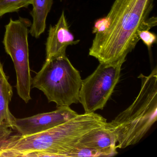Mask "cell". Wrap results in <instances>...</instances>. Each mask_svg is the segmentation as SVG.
Instances as JSON below:
<instances>
[{
  "label": "cell",
  "mask_w": 157,
  "mask_h": 157,
  "mask_svg": "<svg viewBox=\"0 0 157 157\" xmlns=\"http://www.w3.org/2000/svg\"><path fill=\"white\" fill-rule=\"evenodd\" d=\"M154 0H115L105 16L107 28L96 34L89 55L100 63L125 59L140 41L139 33L157 25V19L150 17Z\"/></svg>",
  "instance_id": "obj_1"
},
{
  "label": "cell",
  "mask_w": 157,
  "mask_h": 157,
  "mask_svg": "<svg viewBox=\"0 0 157 157\" xmlns=\"http://www.w3.org/2000/svg\"><path fill=\"white\" fill-rule=\"evenodd\" d=\"M106 122L101 115L84 113L37 134H13L0 148V157H67L86 134Z\"/></svg>",
  "instance_id": "obj_2"
},
{
  "label": "cell",
  "mask_w": 157,
  "mask_h": 157,
  "mask_svg": "<svg viewBox=\"0 0 157 157\" xmlns=\"http://www.w3.org/2000/svg\"><path fill=\"white\" fill-rule=\"evenodd\" d=\"M138 78L141 87L133 103L106 124L115 137L117 148L139 142L157 121V67L148 76L140 74Z\"/></svg>",
  "instance_id": "obj_3"
},
{
  "label": "cell",
  "mask_w": 157,
  "mask_h": 157,
  "mask_svg": "<svg viewBox=\"0 0 157 157\" xmlns=\"http://www.w3.org/2000/svg\"><path fill=\"white\" fill-rule=\"evenodd\" d=\"M82 79L66 55L45 61L32 80V86L42 91L49 102L57 107L79 102Z\"/></svg>",
  "instance_id": "obj_4"
},
{
  "label": "cell",
  "mask_w": 157,
  "mask_h": 157,
  "mask_svg": "<svg viewBox=\"0 0 157 157\" xmlns=\"http://www.w3.org/2000/svg\"><path fill=\"white\" fill-rule=\"evenodd\" d=\"M29 20L20 17L18 20L11 19L5 26L3 43L5 51L14 64L17 83V93L25 103L32 99L31 96L32 78L29 63L28 36Z\"/></svg>",
  "instance_id": "obj_5"
},
{
  "label": "cell",
  "mask_w": 157,
  "mask_h": 157,
  "mask_svg": "<svg viewBox=\"0 0 157 157\" xmlns=\"http://www.w3.org/2000/svg\"><path fill=\"white\" fill-rule=\"evenodd\" d=\"M125 60L100 63L93 73L82 80L79 102L85 113L103 109L119 81L121 67Z\"/></svg>",
  "instance_id": "obj_6"
},
{
  "label": "cell",
  "mask_w": 157,
  "mask_h": 157,
  "mask_svg": "<svg viewBox=\"0 0 157 157\" xmlns=\"http://www.w3.org/2000/svg\"><path fill=\"white\" fill-rule=\"evenodd\" d=\"M78 114L69 106H60L54 111L23 118L14 117L12 128L21 136H30L51 129L70 120Z\"/></svg>",
  "instance_id": "obj_7"
},
{
  "label": "cell",
  "mask_w": 157,
  "mask_h": 157,
  "mask_svg": "<svg viewBox=\"0 0 157 157\" xmlns=\"http://www.w3.org/2000/svg\"><path fill=\"white\" fill-rule=\"evenodd\" d=\"M75 41L73 34L70 31L65 13L62 12L56 24L50 25L46 44V61L60 55H66L69 45L78 44Z\"/></svg>",
  "instance_id": "obj_8"
},
{
  "label": "cell",
  "mask_w": 157,
  "mask_h": 157,
  "mask_svg": "<svg viewBox=\"0 0 157 157\" xmlns=\"http://www.w3.org/2000/svg\"><path fill=\"white\" fill-rule=\"evenodd\" d=\"M79 147H86L95 150L101 157H111L117 153L115 137L107 128L106 124L86 134L75 148Z\"/></svg>",
  "instance_id": "obj_9"
},
{
  "label": "cell",
  "mask_w": 157,
  "mask_h": 157,
  "mask_svg": "<svg viewBox=\"0 0 157 157\" xmlns=\"http://www.w3.org/2000/svg\"><path fill=\"white\" fill-rule=\"evenodd\" d=\"M13 95L12 87L0 60V127L7 126L12 128L13 121L15 117L10 111L9 105Z\"/></svg>",
  "instance_id": "obj_10"
},
{
  "label": "cell",
  "mask_w": 157,
  "mask_h": 157,
  "mask_svg": "<svg viewBox=\"0 0 157 157\" xmlns=\"http://www.w3.org/2000/svg\"><path fill=\"white\" fill-rule=\"evenodd\" d=\"M53 3V0H33V10L31 12L33 22L29 33L33 37L38 38L44 32L47 18Z\"/></svg>",
  "instance_id": "obj_11"
},
{
  "label": "cell",
  "mask_w": 157,
  "mask_h": 157,
  "mask_svg": "<svg viewBox=\"0 0 157 157\" xmlns=\"http://www.w3.org/2000/svg\"><path fill=\"white\" fill-rule=\"evenodd\" d=\"M33 0H0V17L32 5Z\"/></svg>",
  "instance_id": "obj_12"
},
{
  "label": "cell",
  "mask_w": 157,
  "mask_h": 157,
  "mask_svg": "<svg viewBox=\"0 0 157 157\" xmlns=\"http://www.w3.org/2000/svg\"><path fill=\"white\" fill-rule=\"evenodd\" d=\"M101 157L95 150L86 147H76L68 155L67 157Z\"/></svg>",
  "instance_id": "obj_13"
},
{
  "label": "cell",
  "mask_w": 157,
  "mask_h": 157,
  "mask_svg": "<svg viewBox=\"0 0 157 157\" xmlns=\"http://www.w3.org/2000/svg\"><path fill=\"white\" fill-rule=\"evenodd\" d=\"M140 40H141L148 49H150L153 44L157 43V36L149 30H142L139 33Z\"/></svg>",
  "instance_id": "obj_14"
},
{
  "label": "cell",
  "mask_w": 157,
  "mask_h": 157,
  "mask_svg": "<svg viewBox=\"0 0 157 157\" xmlns=\"http://www.w3.org/2000/svg\"><path fill=\"white\" fill-rule=\"evenodd\" d=\"M13 134L12 128L6 126L0 127V147Z\"/></svg>",
  "instance_id": "obj_15"
}]
</instances>
